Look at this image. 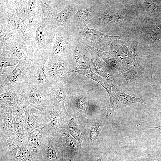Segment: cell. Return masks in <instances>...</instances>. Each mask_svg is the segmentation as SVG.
<instances>
[{
    "label": "cell",
    "mask_w": 161,
    "mask_h": 161,
    "mask_svg": "<svg viewBox=\"0 0 161 161\" xmlns=\"http://www.w3.org/2000/svg\"><path fill=\"white\" fill-rule=\"evenodd\" d=\"M56 29L52 16L40 17L37 24L35 35L37 45V51H46L49 48Z\"/></svg>",
    "instance_id": "8992f818"
},
{
    "label": "cell",
    "mask_w": 161,
    "mask_h": 161,
    "mask_svg": "<svg viewBox=\"0 0 161 161\" xmlns=\"http://www.w3.org/2000/svg\"><path fill=\"white\" fill-rule=\"evenodd\" d=\"M3 47L14 53L19 61L29 63L33 62L37 50L36 47L21 44L16 40L13 39L7 40Z\"/></svg>",
    "instance_id": "4fadbf2b"
},
{
    "label": "cell",
    "mask_w": 161,
    "mask_h": 161,
    "mask_svg": "<svg viewBox=\"0 0 161 161\" xmlns=\"http://www.w3.org/2000/svg\"><path fill=\"white\" fill-rule=\"evenodd\" d=\"M77 40L63 27L56 30L52 43L45 51L49 59L63 61L73 66V56Z\"/></svg>",
    "instance_id": "6da1fadb"
},
{
    "label": "cell",
    "mask_w": 161,
    "mask_h": 161,
    "mask_svg": "<svg viewBox=\"0 0 161 161\" xmlns=\"http://www.w3.org/2000/svg\"><path fill=\"white\" fill-rule=\"evenodd\" d=\"M20 85L27 104L43 112L50 102L45 89L38 87L25 76Z\"/></svg>",
    "instance_id": "5b68a950"
},
{
    "label": "cell",
    "mask_w": 161,
    "mask_h": 161,
    "mask_svg": "<svg viewBox=\"0 0 161 161\" xmlns=\"http://www.w3.org/2000/svg\"><path fill=\"white\" fill-rule=\"evenodd\" d=\"M18 18L36 31L40 17L38 0H27L22 9L17 14Z\"/></svg>",
    "instance_id": "9a60e30c"
},
{
    "label": "cell",
    "mask_w": 161,
    "mask_h": 161,
    "mask_svg": "<svg viewBox=\"0 0 161 161\" xmlns=\"http://www.w3.org/2000/svg\"><path fill=\"white\" fill-rule=\"evenodd\" d=\"M85 44L87 46L91 51L103 60L106 63L118 69L126 79H127V73L117 60L114 53L112 50L106 52L96 49L87 44Z\"/></svg>",
    "instance_id": "603a6c76"
},
{
    "label": "cell",
    "mask_w": 161,
    "mask_h": 161,
    "mask_svg": "<svg viewBox=\"0 0 161 161\" xmlns=\"http://www.w3.org/2000/svg\"><path fill=\"white\" fill-rule=\"evenodd\" d=\"M10 2V0H0V17L7 19L11 24L18 35L19 43L37 48L36 31L18 18Z\"/></svg>",
    "instance_id": "3957f363"
},
{
    "label": "cell",
    "mask_w": 161,
    "mask_h": 161,
    "mask_svg": "<svg viewBox=\"0 0 161 161\" xmlns=\"http://www.w3.org/2000/svg\"><path fill=\"white\" fill-rule=\"evenodd\" d=\"M101 158H97L96 161H101Z\"/></svg>",
    "instance_id": "8d00e7d4"
},
{
    "label": "cell",
    "mask_w": 161,
    "mask_h": 161,
    "mask_svg": "<svg viewBox=\"0 0 161 161\" xmlns=\"http://www.w3.org/2000/svg\"><path fill=\"white\" fill-rule=\"evenodd\" d=\"M66 142L67 145L70 147L75 148L76 147V143L72 138L67 134L66 135Z\"/></svg>",
    "instance_id": "836d02e7"
},
{
    "label": "cell",
    "mask_w": 161,
    "mask_h": 161,
    "mask_svg": "<svg viewBox=\"0 0 161 161\" xmlns=\"http://www.w3.org/2000/svg\"><path fill=\"white\" fill-rule=\"evenodd\" d=\"M91 51L85 44L77 41L73 56V65L77 69L93 68Z\"/></svg>",
    "instance_id": "e0dca14e"
},
{
    "label": "cell",
    "mask_w": 161,
    "mask_h": 161,
    "mask_svg": "<svg viewBox=\"0 0 161 161\" xmlns=\"http://www.w3.org/2000/svg\"><path fill=\"white\" fill-rule=\"evenodd\" d=\"M5 139L8 148L1 150L0 161H35L27 147L20 146L10 138Z\"/></svg>",
    "instance_id": "30bf717a"
},
{
    "label": "cell",
    "mask_w": 161,
    "mask_h": 161,
    "mask_svg": "<svg viewBox=\"0 0 161 161\" xmlns=\"http://www.w3.org/2000/svg\"><path fill=\"white\" fill-rule=\"evenodd\" d=\"M94 2V0H79L75 16L76 24L78 29L86 27V20Z\"/></svg>",
    "instance_id": "7402d4cb"
},
{
    "label": "cell",
    "mask_w": 161,
    "mask_h": 161,
    "mask_svg": "<svg viewBox=\"0 0 161 161\" xmlns=\"http://www.w3.org/2000/svg\"></svg>",
    "instance_id": "74e56055"
},
{
    "label": "cell",
    "mask_w": 161,
    "mask_h": 161,
    "mask_svg": "<svg viewBox=\"0 0 161 161\" xmlns=\"http://www.w3.org/2000/svg\"><path fill=\"white\" fill-rule=\"evenodd\" d=\"M27 1V0H11L12 6L17 14L22 9Z\"/></svg>",
    "instance_id": "f1b7e54d"
},
{
    "label": "cell",
    "mask_w": 161,
    "mask_h": 161,
    "mask_svg": "<svg viewBox=\"0 0 161 161\" xmlns=\"http://www.w3.org/2000/svg\"><path fill=\"white\" fill-rule=\"evenodd\" d=\"M97 125L94 126L92 129L91 132L90 137L92 139L95 140L98 137V134L101 128V126L100 125L96 129Z\"/></svg>",
    "instance_id": "1f68e13d"
},
{
    "label": "cell",
    "mask_w": 161,
    "mask_h": 161,
    "mask_svg": "<svg viewBox=\"0 0 161 161\" xmlns=\"http://www.w3.org/2000/svg\"><path fill=\"white\" fill-rule=\"evenodd\" d=\"M11 39L18 41L15 30L7 19L0 17V48L4 47L7 40Z\"/></svg>",
    "instance_id": "cb8c5ba5"
},
{
    "label": "cell",
    "mask_w": 161,
    "mask_h": 161,
    "mask_svg": "<svg viewBox=\"0 0 161 161\" xmlns=\"http://www.w3.org/2000/svg\"><path fill=\"white\" fill-rule=\"evenodd\" d=\"M0 49L2 50L0 54V68L15 66L18 64L19 60L14 53L4 47Z\"/></svg>",
    "instance_id": "484cf974"
},
{
    "label": "cell",
    "mask_w": 161,
    "mask_h": 161,
    "mask_svg": "<svg viewBox=\"0 0 161 161\" xmlns=\"http://www.w3.org/2000/svg\"><path fill=\"white\" fill-rule=\"evenodd\" d=\"M27 103L20 84L10 90L0 95V109L13 107L21 109Z\"/></svg>",
    "instance_id": "2e32d148"
},
{
    "label": "cell",
    "mask_w": 161,
    "mask_h": 161,
    "mask_svg": "<svg viewBox=\"0 0 161 161\" xmlns=\"http://www.w3.org/2000/svg\"><path fill=\"white\" fill-rule=\"evenodd\" d=\"M15 66H9L0 68V82H2L8 75L14 69Z\"/></svg>",
    "instance_id": "f546056e"
},
{
    "label": "cell",
    "mask_w": 161,
    "mask_h": 161,
    "mask_svg": "<svg viewBox=\"0 0 161 161\" xmlns=\"http://www.w3.org/2000/svg\"><path fill=\"white\" fill-rule=\"evenodd\" d=\"M52 0H38L39 15L40 17H47L52 16L50 8Z\"/></svg>",
    "instance_id": "83f0119b"
},
{
    "label": "cell",
    "mask_w": 161,
    "mask_h": 161,
    "mask_svg": "<svg viewBox=\"0 0 161 161\" xmlns=\"http://www.w3.org/2000/svg\"><path fill=\"white\" fill-rule=\"evenodd\" d=\"M78 106L80 109H86L88 105V103L86 100L83 98H80L78 102Z\"/></svg>",
    "instance_id": "d6a6232c"
},
{
    "label": "cell",
    "mask_w": 161,
    "mask_h": 161,
    "mask_svg": "<svg viewBox=\"0 0 161 161\" xmlns=\"http://www.w3.org/2000/svg\"><path fill=\"white\" fill-rule=\"evenodd\" d=\"M28 138L23 112L21 109L16 108L13 112L12 133L10 138L20 146L27 147Z\"/></svg>",
    "instance_id": "9c48e42d"
},
{
    "label": "cell",
    "mask_w": 161,
    "mask_h": 161,
    "mask_svg": "<svg viewBox=\"0 0 161 161\" xmlns=\"http://www.w3.org/2000/svg\"><path fill=\"white\" fill-rule=\"evenodd\" d=\"M48 132L47 127L37 129L29 136L27 148L36 161L38 151L44 138Z\"/></svg>",
    "instance_id": "d6986e66"
},
{
    "label": "cell",
    "mask_w": 161,
    "mask_h": 161,
    "mask_svg": "<svg viewBox=\"0 0 161 161\" xmlns=\"http://www.w3.org/2000/svg\"><path fill=\"white\" fill-rule=\"evenodd\" d=\"M49 59L45 51H37L34 60L25 76L38 87L45 88L48 84L45 65Z\"/></svg>",
    "instance_id": "52a82bcc"
},
{
    "label": "cell",
    "mask_w": 161,
    "mask_h": 161,
    "mask_svg": "<svg viewBox=\"0 0 161 161\" xmlns=\"http://www.w3.org/2000/svg\"><path fill=\"white\" fill-rule=\"evenodd\" d=\"M111 88L112 90L117 95L120 103L124 107H129L131 104L137 103L147 105L150 104L149 100L148 98L142 97L137 98L133 97L114 86H112Z\"/></svg>",
    "instance_id": "d4e9b609"
},
{
    "label": "cell",
    "mask_w": 161,
    "mask_h": 161,
    "mask_svg": "<svg viewBox=\"0 0 161 161\" xmlns=\"http://www.w3.org/2000/svg\"><path fill=\"white\" fill-rule=\"evenodd\" d=\"M79 74L84 75L88 78L93 80L100 84L107 91L110 97V101L109 107L111 109L115 108L120 104L119 99L115 97L112 95L111 86L105 80L89 69H83L78 71Z\"/></svg>",
    "instance_id": "44dd1931"
},
{
    "label": "cell",
    "mask_w": 161,
    "mask_h": 161,
    "mask_svg": "<svg viewBox=\"0 0 161 161\" xmlns=\"http://www.w3.org/2000/svg\"><path fill=\"white\" fill-rule=\"evenodd\" d=\"M69 132L73 137L77 140L81 144V135L80 131L77 129H75L70 127L69 129Z\"/></svg>",
    "instance_id": "4dcf8cb0"
},
{
    "label": "cell",
    "mask_w": 161,
    "mask_h": 161,
    "mask_svg": "<svg viewBox=\"0 0 161 161\" xmlns=\"http://www.w3.org/2000/svg\"><path fill=\"white\" fill-rule=\"evenodd\" d=\"M73 35L78 41L103 51L109 49L112 43L120 37L109 36L86 27L77 29Z\"/></svg>",
    "instance_id": "277c9868"
},
{
    "label": "cell",
    "mask_w": 161,
    "mask_h": 161,
    "mask_svg": "<svg viewBox=\"0 0 161 161\" xmlns=\"http://www.w3.org/2000/svg\"><path fill=\"white\" fill-rule=\"evenodd\" d=\"M92 63L95 71L102 76L106 77L107 71L103 62L100 58L95 53L91 51Z\"/></svg>",
    "instance_id": "4316f807"
},
{
    "label": "cell",
    "mask_w": 161,
    "mask_h": 161,
    "mask_svg": "<svg viewBox=\"0 0 161 161\" xmlns=\"http://www.w3.org/2000/svg\"><path fill=\"white\" fill-rule=\"evenodd\" d=\"M21 110L24 115L29 136L35 129L46 127L43 113L27 103L24 104Z\"/></svg>",
    "instance_id": "5bb4252c"
},
{
    "label": "cell",
    "mask_w": 161,
    "mask_h": 161,
    "mask_svg": "<svg viewBox=\"0 0 161 161\" xmlns=\"http://www.w3.org/2000/svg\"><path fill=\"white\" fill-rule=\"evenodd\" d=\"M16 108L9 106L0 109V136L5 139L11 137L12 133L13 112Z\"/></svg>",
    "instance_id": "ac0fdd59"
},
{
    "label": "cell",
    "mask_w": 161,
    "mask_h": 161,
    "mask_svg": "<svg viewBox=\"0 0 161 161\" xmlns=\"http://www.w3.org/2000/svg\"><path fill=\"white\" fill-rule=\"evenodd\" d=\"M145 160L147 161H161L160 157L150 156L145 159Z\"/></svg>",
    "instance_id": "e575fe53"
},
{
    "label": "cell",
    "mask_w": 161,
    "mask_h": 161,
    "mask_svg": "<svg viewBox=\"0 0 161 161\" xmlns=\"http://www.w3.org/2000/svg\"><path fill=\"white\" fill-rule=\"evenodd\" d=\"M45 89L49 99L57 104L63 112L67 115L65 106L67 91L64 82L49 83Z\"/></svg>",
    "instance_id": "7c38bea8"
},
{
    "label": "cell",
    "mask_w": 161,
    "mask_h": 161,
    "mask_svg": "<svg viewBox=\"0 0 161 161\" xmlns=\"http://www.w3.org/2000/svg\"><path fill=\"white\" fill-rule=\"evenodd\" d=\"M79 0H52L50 8L56 28L62 26L73 35L78 29L75 16Z\"/></svg>",
    "instance_id": "7a4b0ae2"
},
{
    "label": "cell",
    "mask_w": 161,
    "mask_h": 161,
    "mask_svg": "<svg viewBox=\"0 0 161 161\" xmlns=\"http://www.w3.org/2000/svg\"><path fill=\"white\" fill-rule=\"evenodd\" d=\"M33 62L19 61L13 70L8 75L4 80L0 83V94L18 85L28 73Z\"/></svg>",
    "instance_id": "ba28073f"
},
{
    "label": "cell",
    "mask_w": 161,
    "mask_h": 161,
    "mask_svg": "<svg viewBox=\"0 0 161 161\" xmlns=\"http://www.w3.org/2000/svg\"><path fill=\"white\" fill-rule=\"evenodd\" d=\"M146 126L148 128H158V129H160V130H161V126H156V127H155V126L151 127V126Z\"/></svg>",
    "instance_id": "d590c367"
},
{
    "label": "cell",
    "mask_w": 161,
    "mask_h": 161,
    "mask_svg": "<svg viewBox=\"0 0 161 161\" xmlns=\"http://www.w3.org/2000/svg\"><path fill=\"white\" fill-rule=\"evenodd\" d=\"M48 132L45 136L38 152L36 161H55L57 152L53 145Z\"/></svg>",
    "instance_id": "ffe728a7"
},
{
    "label": "cell",
    "mask_w": 161,
    "mask_h": 161,
    "mask_svg": "<svg viewBox=\"0 0 161 161\" xmlns=\"http://www.w3.org/2000/svg\"><path fill=\"white\" fill-rule=\"evenodd\" d=\"M71 66L60 61L48 59L45 68L49 83L64 82L69 76Z\"/></svg>",
    "instance_id": "8fae6325"
}]
</instances>
